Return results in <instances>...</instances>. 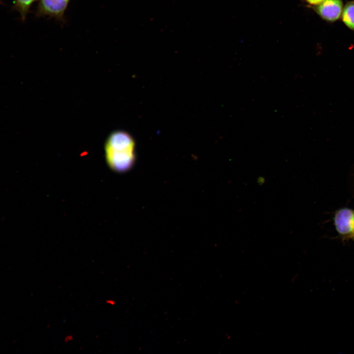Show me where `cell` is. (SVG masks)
Masks as SVG:
<instances>
[{
    "instance_id": "1",
    "label": "cell",
    "mask_w": 354,
    "mask_h": 354,
    "mask_svg": "<svg viewBox=\"0 0 354 354\" xmlns=\"http://www.w3.org/2000/svg\"><path fill=\"white\" fill-rule=\"evenodd\" d=\"M134 149L105 145L107 164L113 171L123 173L130 169L135 160Z\"/></svg>"
},
{
    "instance_id": "2",
    "label": "cell",
    "mask_w": 354,
    "mask_h": 354,
    "mask_svg": "<svg viewBox=\"0 0 354 354\" xmlns=\"http://www.w3.org/2000/svg\"><path fill=\"white\" fill-rule=\"evenodd\" d=\"M333 222L339 237L343 240L352 239L354 236V209L342 207L336 210Z\"/></svg>"
},
{
    "instance_id": "3",
    "label": "cell",
    "mask_w": 354,
    "mask_h": 354,
    "mask_svg": "<svg viewBox=\"0 0 354 354\" xmlns=\"http://www.w3.org/2000/svg\"><path fill=\"white\" fill-rule=\"evenodd\" d=\"M70 0H40L37 13L58 18L62 17Z\"/></svg>"
},
{
    "instance_id": "4",
    "label": "cell",
    "mask_w": 354,
    "mask_h": 354,
    "mask_svg": "<svg viewBox=\"0 0 354 354\" xmlns=\"http://www.w3.org/2000/svg\"><path fill=\"white\" fill-rule=\"evenodd\" d=\"M342 11V0H324L316 8L318 14L323 19L329 22L338 20Z\"/></svg>"
},
{
    "instance_id": "5",
    "label": "cell",
    "mask_w": 354,
    "mask_h": 354,
    "mask_svg": "<svg viewBox=\"0 0 354 354\" xmlns=\"http://www.w3.org/2000/svg\"><path fill=\"white\" fill-rule=\"evenodd\" d=\"M342 12L343 23L349 28L354 30V1L348 2Z\"/></svg>"
},
{
    "instance_id": "6",
    "label": "cell",
    "mask_w": 354,
    "mask_h": 354,
    "mask_svg": "<svg viewBox=\"0 0 354 354\" xmlns=\"http://www.w3.org/2000/svg\"><path fill=\"white\" fill-rule=\"evenodd\" d=\"M36 0H14L16 9L19 12L23 20H25L31 4Z\"/></svg>"
},
{
    "instance_id": "7",
    "label": "cell",
    "mask_w": 354,
    "mask_h": 354,
    "mask_svg": "<svg viewBox=\"0 0 354 354\" xmlns=\"http://www.w3.org/2000/svg\"><path fill=\"white\" fill-rule=\"evenodd\" d=\"M324 0H306V1L311 4H319Z\"/></svg>"
},
{
    "instance_id": "8",
    "label": "cell",
    "mask_w": 354,
    "mask_h": 354,
    "mask_svg": "<svg viewBox=\"0 0 354 354\" xmlns=\"http://www.w3.org/2000/svg\"><path fill=\"white\" fill-rule=\"evenodd\" d=\"M73 339V337L72 335H67L65 337L64 341L66 343H68L70 341H71Z\"/></svg>"
},
{
    "instance_id": "9",
    "label": "cell",
    "mask_w": 354,
    "mask_h": 354,
    "mask_svg": "<svg viewBox=\"0 0 354 354\" xmlns=\"http://www.w3.org/2000/svg\"><path fill=\"white\" fill-rule=\"evenodd\" d=\"M107 303L109 304L110 305H114L115 304V301L113 300H108L106 301Z\"/></svg>"
},
{
    "instance_id": "10",
    "label": "cell",
    "mask_w": 354,
    "mask_h": 354,
    "mask_svg": "<svg viewBox=\"0 0 354 354\" xmlns=\"http://www.w3.org/2000/svg\"><path fill=\"white\" fill-rule=\"evenodd\" d=\"M352 182H353L354 188V171H353V172L352 173Z\"/></svg>"
},
{
    "instance_id": "11",
    "label": "cell",
    "mask_w": 354,
    "mask_h": 354,
    "mask_svg": "<svg viewBox=\"0 0 354 354\" xmlns=\"http://www.w3.org/2000/svg\"><path fill=\"white\" fill-rule=\"evenodd\" d=\"M352 239H353V240H354V236L353 237V238H352Z\"/></svg>"
}]
</instances>
